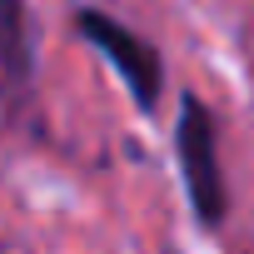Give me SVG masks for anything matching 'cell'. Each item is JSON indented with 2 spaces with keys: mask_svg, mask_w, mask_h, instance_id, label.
Masks as SVG:
<instances>
[{
  "mask_svg": "<svg viewBox=\"0 0 254 254\" xmlns=\"http://www.w3.org/2000/svg\"><path fill=\"white\" fill-rule=\"evenodd\" d=\"M175 160H180V180H185V194H190L199 229L214 234L229 219V185H224V165H219V120L199 95H180Z\"/></svg>",
  "mask_w": 254,
  "mask_h": 254,
  "instance_id": "6da1fadb",
  "label": "cell"
},
{
  "mask_svg": "<svg viewBox=\"0 0 254 254\" xmlns=\"http://www.w3.org/2000/svg\"><path fill=\"white\" fill-rule=\"evenodd\" d=\"M75 30L115 65L120 85L130 90V100H135L145 115L160 110V95H165V60H160V50H155L145 35H135L130 25H120V20L105 15V10H75Z\"/></svg>",
  "mask_w": 254,
  "mask_h": 254,
  "instance_id": "7a4b0ae2",
  "label": "cell"
},
{
  "mask_svg": "<svg viewBox=\"0 0 254 254\" xmlns=\"http://www.w3.org/2000/svg\"><path fill=\"white\" fill-rule=\"evenodd\" d=\"M30 75H35V40L25 0H0V80L10 95H25Z\"/></svg>",
  "mask_w": 254,
  "mask_h": 254,
  "instance_id": "3957f363",
  "label": "cell"
}]
</instances>
